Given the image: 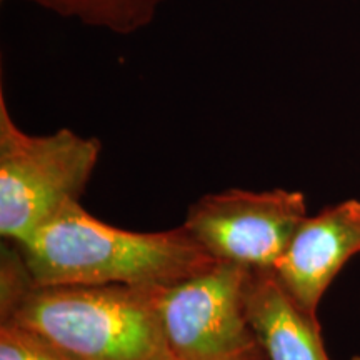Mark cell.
<instances>
[{
    "label": "cell",
    "instance_id": "obj_4",
    "mask_svg": "<svg viewBox=\"0 0 360 360\" xmlns=\"http://www.w3.org/2000/svg\"><path fill=\"white\" fill-rule=\"evenodd\" d=\"M250 267L217 262L174 285L157 287L155 305L175 360H259L247 322Z\"/></svg>",
    "mask_w": 360,
    "mask_h": 360
},
{
    "label": "cell",
    "instance_id": "obj_7",
    "mask_svg": "<svg viewBox=\"0 0 360 360\" xmlns=\"http://www.w3.org/2000/svg\"><path fill=\"white\" fill-rule=\"evenodd\" d=\"M245 315L269 360H330L317 315L292 299L272 269H250Z\"/></svg>",
    "mask_w": 360,
    "mask_h": 360
},
{
    "label": "cell",
    "instance_id": "obj_8",
    "mask_svg": "<svg viewBox=\"0 0 360 360\" xmlns=\"http://www.w3.org/2000/svg\"><path fill=\"white\" fill-rule=\"evenodd\" d=\"M65 20L115 35L147 29L167 0H22Z\"/></svg>",
    "mask_w": 360,
    "mask_h": 360
},
{
    "label": "cell",
    "instance_id": "obj_1",
    "mask_svg": "<svg viewBox=\"0 0 360 360\" xmlns=\"http://www.w3.org/2000/svg\"><path fill=\"white\" fill-rule=\"evenodd\" d=\"M19 247L35 287H167L217 264L184 225L130 232L70 202Z\"/></svg>",
    "mask_w": 360,
    "mask_h": 360
},
{
    "label": "cell",
    "instance_id": "obj_2",
    "mask_svg": "<svg viewBox=\"0 0 360 360\" xmlns=\"http://www.w3.org/2000/svg\"><path fill=\"white\" fill-rule=\"evenodd\" d=\"M157 287H32L0 322L44 335L74 360H175Z\"/></svg>",
    "mask_w": 360,
    "mask_h": 360
},
{
    "label": "cell",
    "instance_id": "obj_9",
    "mask_svg": "<svg viewBox=\"0 0 360 360\" xmlns=\"http://www.w3.org/2000/svg\"><path fill=\"white\" fill-rule=\"evenodd\" d=\"M0 360H74L44 335L12 322H0Z\"/></svg>",
    "mask_w": 360,
    "mask_h": 360
},
{
    "label": "cell",
    "instance_id": "obj_5",
    "mask_svg": "<svg viewBox=\"0 0 360 360\" xmlns=\"http://www.w3.org/2000/svg\"><path fill=\"white\" fill-rule=\"evenodd\" d=\"M307 217L302 192L227 188L193 202L182 225L217 262L274 269Z\"/></svg>",
    "mask_w": 360,
    "mask_h": 360
},
{
    "label": "cell",
    "instance_id": "obj_3",
    "mask_svg": "<svg viewBox=\"0 0 360 360\" xmlns=\"http://www.w3.org/2000/svg\"><path fill=\"white\" fill-rule=\"evenodd\" d=\"M102 143L70 129L35 135L15 124L0 90V236L20 245L70 202H80Z\"/></svg>",
    "mask_w": 360,
    "mask_h": 360
},
{
    "label": "cell",
    "instance_id": "obj_6",
    "mask_svg": "<svg viewBox=\"0 0 360 360\" xmlns=\"http://www.w3.org/2000/svg\"><path fill=\"white\" fill-rule=\"evenodd\" d=\"M359 252L360 202L349 199L305 219L272 272L300 307L317 315L328 285Z\"/></svg>",
    "mask_w": 360,
    "mask_h": 360
},
{
    "label": "cell",
    "instance_id": "obj_10",
    "mask_svg": "<svg viewBox=\"0 0 360 360\" xmlns=\"http://www.w3.org/2000/svg\"><path fill=\"white\" fill-rule=\"evenodd\" d=\"M350 360H360V357H354V359H350Z\"/></svg>",
    "mask_w": 360,
    "mask_h": 360
}]
</instances>
